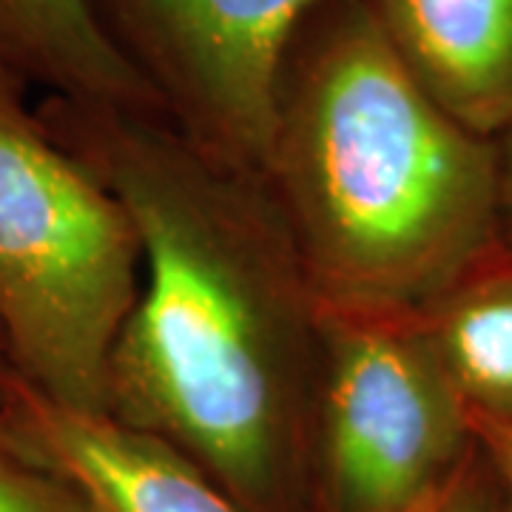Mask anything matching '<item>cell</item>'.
I'll return each instance as SVG.
<instances>
[{"label": "cell", "instance_id": "cell-5", "mask_svg": "<svg viewBox=\"0 0 512 512\" xmlns=\"http://www.w3.org/2000/svg\"><path fill=\"white\" fill-rule=\"evenodd\" d=\"M165 120L225 163L265 174L279 83L325 0H89Z\"/></svg>", "mask_w": 512, "mask_h": 512}, {"label": "cell", "instance_id": "cell-9", "mask_svg": "<svg viewBox=\"0 0 512 512\" xmlns=\"http://www.w3.org/2000/svg\"><path fill=\"white\" fill-rule=\"evenodd\" d=\"M473 424L512 421V254L501 248L416 316Z\"/></svg>", "mask_w": 512, "mask_h": 512}, {"label": "cell", "instance_id": "cell-1", "mask_svg": "<svg viewBox=\"0 0 512 512\" xmlns=\"http://www.w3.org/2000/svg\"><path fill=\"white\" fill-rule=\"evenodd\" d=\"M37 111L143 245L106 413L174 444L245 512H291L311 467L322 305L265 177L157 111L63 97Z\"/></svg>", "mask_w": 512, "mask_h": 512}, {"label": "cell", "instance_id": "cell-14", "mask_svg": "<svg viewBox=\"0 0 512 512\" xmlns=\"http://www.w3.org/2000/svg\"><path fill=\"white\" fill-rule=\"evenodd\" d=\"M15 384H18V373H15L12 359H9V353H6V345H3V339H0V407L9 402Z\"/></svg>", "mask_w": 512, "mask_h": 512}, {"label": "cell", "instance_id": "cell-12", "mask_svg": "<svg viewBox=\"0 0 512 512\" xmlns=\"http://www.w3.org/2000/svg\"><path fill=\"white\" fill-rule=\"evenodd\" d=\"M473 427L481 456L493 473L501 512H512V421H481Z\"/></svg>", "mask_w": 512, "mask_h": 512}, {"label": "cell", "instance_id": "cell-10", "mask_svg": "<svg viewBox=\"0 0 512 512\" xmlns=\"http://www.w3.org/2000/svg\"><path fill=\"white\" fill-rule=\"evenodd\" d=\"M0 512H94L69 478L35 456L0 407Z\"/></svg>", "mask_w": 512, "mask_h": 512}, {"label": "cell", "instance_id": "cell-13", "mask_svg": "<svg viewBox=\"0 0 512 512\" xmlns=\"http://www.w3.org/2000/svg\"><path fill=\"white\" fill-rule=\"evenodd\" d=\"M501 160V245L512 254V123L498 137Z\"/></svg>", "mask_w": 512, "mask_h": 512}, {"label": "cell", "instance_id": "cell-6", "mask_svg": "<svg viewBox=\"0 0 512 512\" xmlns=\"http://www.w3.org/2000/svg\"><path fill=\"white\" fill-rule=\"evenodd\" d=\"M3 416L94 512H245L174 444L109 413L57 404L18 379Z\"/></svg>", "mask_w": 512, "mask_h": 512}, {"label": "cell", "instance_id": "cell-11", "mask_svg": "<svg viewBox=\"0 0 512 512\" xmlns=\"http://www.w3.org/2000/svg\"><path fill=\"white\" fill-rule=\"evenodd\" d=\"M419 512H501L493 473L481 456V447L461 476Z\"/></svg>", "mask_w": 512, "mask_h": 512}, {"label": "cell", "instance_id": "cell-8", "mask_svg": "<svg viewBox=\"0 0 512 512\" xmlns=\"http://www.w3.org/2000/svg\"><path fill=\"white\" fill-rule=\"evenodd\" d=\"M0 66L46 97L163 114L89 0H0Z\"/></svg>", "mask_w": 512, "mask_h": 512}, {"label": "cell", "instance_id": "cell-3", "mask_svg": "<svg viewBox=\"0 0 512 512\" xmlns=\"http://www.w3.org/2000/svg\"><path fill=\"white\" fill-rule=\"evenodd\" d=\"M26 89L0 66V339L29 390L106 413L143 245L126 205L49 131Z\"/></svg>", "mask_w": 512, "mask_h": 512}, {"label": "cell", "instance_id": "cell-2", "mask_svg": "<svg viewBox=\"0 0 512 512\" xmlns=\"http://www.w3.org/2000/svg\"><path fill=\"white\" fill-rule=\"evenodd\" d=\"M262 177L328 311L419 316L504 248L498 140L421 86L359 0L302 23Z\"/></svg>", "mask_w": 512, "mask_h": 512}, {"label": "cell", "instance_id": "cell-7", "mask_svg": "<svg viewBox=\"0 0 512 512\" xmlns=\"http://www.w3.org/2000/svg\"><path fill=\"white\" fill-rule=\"evenodd\" d=\"M410 74L467 128L512 123V0H359Z\"/></svg>", "mask_w": 512, "mask_h": 512}, {"label": "cell", "instance_id": "cell-4", "mask_svg": "<svg viewBox=\"0 0 512 512\" xmlns=\"http://www.w3.org/2000/svg\"><path fill=\"white\" fill-rule=\"evenodd\" d=\"M478 453L416 316L322 308L311 470L325 512H419Z\"/></svg>", "mask_w": 512, "mask_h": 512}]
</instances>
